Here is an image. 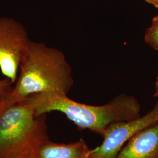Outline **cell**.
<instances>
[{
    "mask_svg": "<svg viewBox=\"0 0 158 158\" xmlns=\"http://www.w3.org/2000/svg\"><path fill=\"white\" fill-rule=\"evenodd\" d=\"M144 40L148 45L158 51V15L153 18L150 27L145 31Z\"/></svg>",
    "mask_w": 158,
    "mask_h": 158,
    "instance_id": "ba28073f",
    "label": "cell"
},
{
    "mask_svg": "<svg viewBox=\"0 0 158 158\" xmlns=\"http://www.w3.org/2000/svg\"><path fill=\"white\" fill-rule=\"evenodd\" d=\"M18 102L17 99L12 96L11 93L1 99L0 100V116L7 108Z\"/></svg>",
    "mask_w": 158,
    "mask_h": 158,
    "instance_id": "30bf717a",
    "label": "cell"
},
{
    "mask_svg": "<svg viewBox=\"0 0 158 158\" xmlns=\"http://www.w3.org/2000/svg\"><path fill=\"white\" fill-rule=\"evenodd\" d=\"M147 2L158 8V0H145Z\"/></svg>",
    "mask_w": 158,
    "mask_h": 158,
    "instance_id": "4fadbf2b",
    "label": "cell"
},
{
    "mask_svg": "<svg viewBox=\"0 0 158 158\" xmlns=\"http://www.w3.org/2000/svg\"><path fill=\"white\" fill-rule=\"evenodd\" d=\"M13 83L7 78L0 79V100L8 96L13 89Z\"/></svg>",
    "mask_w": 158,
    "mask_h": 158,
    "instance_id": "9c48e42d",
    "label": "cell"
},
{
    "mask_svg": "<svg viewBox=\"0 0 158 158\" xmlns=\"http://www.w3.org/2000/svg\"><path fill=\"white\" fill-rule=\"evenodd\" d=\"M115 158H158V123L132 137Z\"/></svg>",
    "mask_w": 158,
    "mask_h": 158,
    "instance_id": "8992f818",
    "label": "cell"
},
{
    "mask_svg": "<svg viewBox=\"0 0 158 158\" xmlns=\"http://www.w3.org/2000/svg\"><path fill=\"white\" fill-rule=\"evenodd\" d=\"M73 85L72 69L62 51L31 40L11 93L21 102L41 93L68 94Z\"/></svg>",
    "mask_w": 158,
    "mask_h": 158,
    "instance_id": "7a4b0ae2",
    "label": "cell"
},
{
    "mask_svg": "<svg viewBox=\"0 0 158 158\" xmlns=\"http://www.w3.org/2000/svg\"><path fill=\"white\" fill-rule=\"evenodd\" d=\"M158 123V100L152 109L143 116L120 122L108 130L101 145L93 149L90 158H115L130 139L142 130Z\"/></svg>",
    "mask_w": 158,
    "mask_h": 158,
    "instance_id": "5b68a950",
    "label": "cell"
},
{
    "mask_svg": "<svg viewBox=\"0 0 158 158\" xmlns=\"http://www.w3.org/2000/svg\"><path fill=\"white\" fill-rule=\"evenodd\" d=\"M153 96L155 97H158V76L156 79L155 82V87H154V92Z\"/></svg>",
    "mask_w": 158,
    "mask_h": 158,
    "instance_id": "7c38bea8",
    "label": "cell"
},
{
    "mask_svg": "<svg viewBox=\"0 0 158 158\" xmlns=\"http://www.w3.org/2000/svg\"><path fill=\"white\" fill-rule=\"evenodd\" d=\"M34 151L35 150L32 151L22 153L20 154H17V155L0 158H35V155H34Z\"/></svg>",
    "mask_w": 158,
    "mask_h": 158,
    "instance_id": "8fae6325",
    "label": "cell"
},
{
    "mask_svg": "<svg viewBox=\"0 0 158 158\" xmlns=\"http://www.w3.org/2000/svg\"><path fill=\"white\" fill-rule=\"evenodd\" d=\"M23 102L34 108L36 117L59 111L79 130H89L102 138L113 125L141 116V106L135 97L123 93L102 106L80 103L57 92L32 94Z\"/></svg>",
    "mask_w": 158,
    "mask_h": 158,
    "instance_id": "6da1fadb",
    "label": "cell"
},
{
    "mask_svg": "<svg viewBox=\"0 0 158 158\" xmlns=\"http://www.w3.org/2000/svg\"><path fill=\"white\" fill-rule=\"evenodd\" d=\"M46 119L23 101L7 108L0 116V158L34 151L48 140Z\"/></svg>",
    "mask_w": 158,
    "mask_h": 158,
    "instance_id": "3957f363",
    "label": "cell"
},
{
    "mask_svg": "<svg viewBox=\"0 0 158 158\" xmlns=\"http://www.w3.org/2000/svg\"><path fill=\"white\" fill-rule=\"evenodd\" d=\"M92 151L83 139L69 143L48 139L35 149L34 155L35 158H90Z\"/></svg>",
    "mask_w": 158,
    "mask_h": 158,
    "instance_id": "52a82bcc",
    "label": "cell"
},
{
    "mask_svg": "<svg viewBox=\"0 0 158 158\" xmlns=\"http://www.w3.org/2000/svg\"><path fill=\"white\" fill-rule=\"evenodd\" d=\"M31 40L24 26L11 17L0 18V69L16 82L20 63Z\"/></svg>",
    "mask_w": 158,
    "mask_h": 158,
    "instance_id": "277c9868",
    "label": "cell"
}]
</instances>
